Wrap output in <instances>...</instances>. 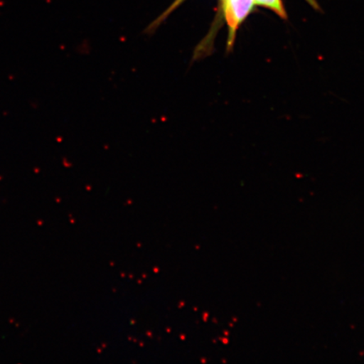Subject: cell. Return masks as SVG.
<instances>
[{
  "label": "cell",
  "instance_id": "obj_2",
  "mask_svg": "<svg viewBox=\"0 0 364 364\" xmlns=\"http://www.w3.org/2000/svg\"><path fill=\"white\" fill-rule=\"evenodd\" d=\"M255 4L258 6L270 9L271 11H274L277 16L283 18L284 20L288 18L282 0H255Z\"/></svg>",
  "mask_w": 364,
  "mask_h": 364
},
{
  "label": "cell",
  "instance_id": "obj_3",
  "mask_svg": "<svg viewBox=\"0 0 364 364\" xmlns=\"http://www.w3.org/2000/svg\"><path fill=\"white\" fill-rule=\"evenodd\" d=\"M185 0H176L174 3H173L171 7L168 8V10L162 14L161 16L158 18V19L153 23L151 26H150V29H156V27L158 26L161 23L166 19L170 14L176 10L177 7H179L182 3H183Z\"/></svg>",
  "mask_w": 364,
  "mask_h": 364
},
{
  "label": "cell",
  "instance_id": "obj_1",
  "mask_svg": "<svg viewBox=\"0 0 364 364\" xmlns=\"http://www.w3.org/2000/svg\"><path fill=\"white\" fill-rule=\"evenodd\" d=\"M255 6V0H222L223 16L229 29L227 40L228 52L233 48L240 26L252 13Z\"/></svg>",
  "mask_w": 364,
  "mask_h": 364
}]
</instances>
